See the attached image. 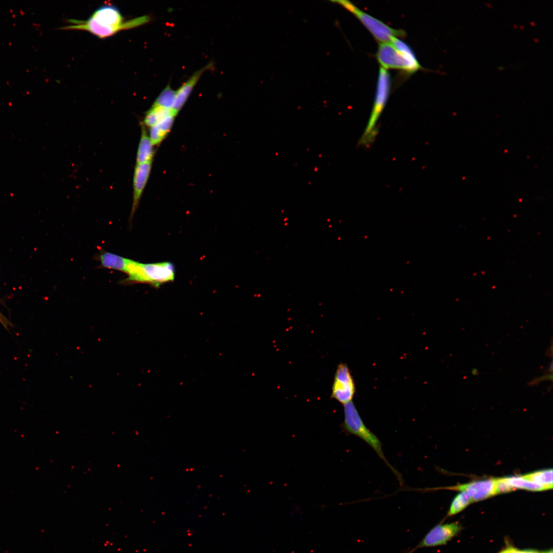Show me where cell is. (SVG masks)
I'll list each match as a JSON object with an SVG mask.
<instances>
[{
    "label": "cell",
    "mask_w": 553,
    "mask_h": 553,
    "mask_svg": "<svg viewBox=\"0 0 553 553\" xmlns=\"http://www.w3.org/2000/svg\"><path fill=\"white\" fill-rule=\"evenodd\" d=\"M376 57L381 67L385 70H400L413 74L421 68L412 50L398 37H393L390 42L380 43Z\"/></svg>",
    "instance_id": "1"
},
{
    "label": "cell",
    "mask_w": 553,
    "mask_h": 553,
    "mask_svg": "<svg viewBox=\"0 0 553 553\" xmlns=\"http://www.w3.org/2000/svg\"><path fill=\"white\" fill-rule=\"evenodd\" d=\"M344 420L341 425L342 430L347 435L356 436L367 443L391 469L401 485L403 480L400 473L388 462L383 453L382 443L362 420L353 402L344 405Z\"/></svg>",
    "instance_id": "2"
},
{
    "label": "cell",
    "mask_w": 553,
    "mask_h": 553,
    "mask_svg": "<svg viewBox=\"0 0 553 553\" xmlns=\"http://www.w3.org/2000/svg\"><path fill=\"white\" fill-rule=\"evenodd\" d=\"M175 267L170 262L141 263L132 260L126 274L125 283H146L155 287L173 281L175 278Z\"/></svg>",
    "instance_id": "3"
},
{
    "label": "cell",
    "mask_w": 553,
    "mask_h": 553,
    "mask_svg": "<svg viewBox=\"0 0 553 553\" xmlns=\"http://www.w3.org/2000/svg\"><path fill=\"white\" fill-rule=\"evenodd\" d=\"M390 88V75L387 70L380 67L373 109L369 122L360 138L361 144L369 145L375 137L377 133L376 123L387 103Z\"/></svg>",
    "instance_id": "4"
},
{
    "label": "cell",
    "mask_w": 553,
    "mask_h": 553,
    "mask_svg": "<svg viewBox=\"0 0 553 553\" xmlns=\"http://www.w3.org/2000/svg\"><path fill=\"white\" fill-rule=\"evenodd\" d=\"M352 13L380 43L390 42L393 37L405 36V32L390 27L381 20L362 11L351 2L345 0L331 1Z\"/></svg>",
    "instance_id": "5"
},
{
    "label": "cell",
    "mask_w": 553,
    "mask_h": 553,
    "mask_svg": "<svg viewBox=\"0 0 553 553\" xmlns=\"http://www.w3.org/2000/svg\"><path fill=\"white\" fill-rule=\"evenodd\" d=\"M355 390L354 381L348 367L340 364L335 373L331 397L345 405L352 402Z\"/></svg>",
    "instance_id": "6"
},
{
    "label": "cell",
    "mask_w": 553,
    "mask_h": 553,
    "mask_svg": "<svg viewBox=\"0 0 553 553\" xmlns=\"http://www.w3.org/2000/svg\"><path fill=\"white\" fill-rule=\"evenodd\" d=\"M440 489L464 492L470 496L472 503H473L485 500L495 495V479H481L465 484H457L453 486L419 488L418 491L426 492Z\"/></svg>",
    "instance_id": "7"
},
{
    "label": "cell",
    "mask_w": 553,
    "mask_h": 553,
    "mask_svg": "<svg viewBox=\"0 0 553 553\" xmlns=\"http://www.w3.org/2000/svg\"><path fill=\"white\" fill-rule=\"evenodd\" d=\"M461 529L462 527L458 522L437 524L431 529L421 541L408 553H412L420 548L444 545L457 535Z\"/></svg>",
    "instance_id": "8"
},
{
    "label": "cell",
    "mask_w": 553,
    "mask_h": 553,
    "mask_svg": "<svg viewBox=\"0 0 553 553\" xmlns=\"http://www.w3.org/2000/svg\"><path fill=\"white\" fill-rule=\"evenodd\" d=\"M213 63L210 62L198 70L176 90L175 101L172 109L173 111L176 115L178 114L186 102L202 75L206 71L211 69Z\"/></svg>",
    "instance_id": "9"
},
{
    "label": "cell",
    "mask_w": 553,
    "mask_h": 553,
    "mask_svg": "<svg viewBox=\"0 0 553 553\" xmlns=\"http://www.w3.org/2000/svg\"><path fill=\"white\" fill-rule=\"evenodd\" d=\"M152 161L136 164L133 178V202L132 214L135 211L149 177Z\"/></svg>",
    "instance_id": "10"
},
{
    "label": "cell",
    "mask_w": 553,
    "mask_h": 553,
    "mask_svg": "<svg viewBox=\"0 0 553 553\" xmlns=\"http://www.w3.org/2000/svg\"><path fill=\"white\" fill-rule=\"evenodd\" d=\"M99 260L103 267L126 273L132 260L111 252H105L100 254Z\"/></svg>",
    "instance_id": "11"
},
{
    "label": "cell",
    "mask_w": 553,
    "mask_h": 553,
    "mask_svg": "<svg viewBox=\"0 0 553 553\" xmlns=\"http://www.w3.org/2000/svg\"><path fill=\"white\" fill-rule=\"evenodd\" d=\"M154 155L153 144L147 135L144 126H142L141 135L136 156V164L151 162Z\"/></svg>",
    "instance_id": "12"
},
{
    "label": "cell",
    "mask_w": 553,
    "mask_h": 553,
    "mask_svg": "<svg viewBox=\"0 0 553 553\" xmlns=\"http://www.w3.org/2000/svg\"><path fill=\"white\" fill-rule=\"evenodd\" d=\"M175 116V115H171L151 127L149 137L153 145L160 143L168 134Z\"/></svg>",
    "instance_id": "13"
},
{
    "label": "cell",
    "mask_w": 553,
    "mask_h": 553,
    "mask_svg": "<svg viewBox=\"0 0 553 553\" xmlns=\"http://www.w3.org/2000/svg\"><path fill=\"white\" fill-rule=\"evenodd\" d=\"M171 115L176 116L172 110L153 105L145 114L143 124L152 127Z\"/></svg>",
    "instance_id": "14"
},
{
    "label": "cell",
    "mask_w": 553,
    "mask_h": 553,
    "mask_svg": "<svg viewBox=\"0 0 553 553\" xmlns=\"http://www.w3.org/2000/svg\"><path fill=\"white\" fill-rule=\"evenodd\" d=\"M523 476L530 481L543 486L545 490L552 487V470L545 469L535 471L524 475Z\"/></svg>",
    "instance_id": "15"
},
{
    "label": "cell",
    "mask_w": 553,
    "mask_h": 553,
    "mask_svg": "<svg viewBox=\"0 0 553 553\" xmlns=\"http://www.w3.org/2000/svg\"><path fill=\"white\" fill-rule=\"evenodd\" d=\"M509 484L514 489H523L533 492L546 491L545 488L525 478L523 475L506 477Z\"/></svg>",
    "instance_id": "16"
},
{
    "label": "cell",
    "mask_w": 553,
    "mask_h": 553,
    "mask_svg": "<svg viewBox=\"0 0 553 553\" xmlns=\"http://www.w3.org/2000/svg\"><path fill=\"white\" fill-rule=\"evenodd\" d=\"M471 503V499L467 494L464 492H460L453 499L446 516H452L460 513Z\"/></svg>",
    "instance_id": "17"
},
{
    "label": "cell",
    "mask_w": 553,
    "mask_h": 553,
    "mask_svg": "<svg viewBox=\"0 0 553 553\" xmlns=\"http://www.w3.org/2000/svg\"><path fill=\"white\" fill-rule=\"evenodd\" d=\"M176 90L167 86L156 99L153 105L172 110L176 98Z\"/></svg>",
    "instance_id": "18"
},
{
    "label": "cell",
    "mask_w": 553,
    "mask_h": 553,
    "mask_svg": "<svg viewBox=\"0 0 553 553\" xmlns=\"http://www.w3.org/2000/svg\"><path fill=\"white\" fill-rule=\"evenodd\" d=\"M495 495L505 493L515 490L507 482L505 477L495 479Z\"/></svg>",
    "instance_id": "19"
},
{
    "label": "cell",
    "mask_w": 553,
    "mask_h": 553,
    "mask_svg": "<svg viewBox=\"0 0 553 553\" xmlns=\"http://www.w3.org/2000/svg\"><path fill=\"white\" fill-rule=\"evenodd\" d=\"M0 323L6 329H8L9 326H11V324L9 321L1 312Z\"/></svg>",
    "instance_id": "20"
},
{
    "label": "cell",
    "mask_w": 553,
    "mask_h": 553,
    "mask_svg": "<svg viewBox=\"0 0 553 553\" xmlns=\"http://www.w3.org/2000/svg\"><path fill=\"white\" fill-rule=\"evenodd\" d=\"M539 553H552V550L551 549L550 550L547 551L539 552Z\"/></svg>",
    "instance_id": "21"
}]
</instances>
